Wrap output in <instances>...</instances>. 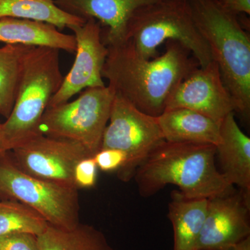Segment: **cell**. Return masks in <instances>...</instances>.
<instances>
[{"label": "cell", "instance_id": "7", "mask_svg": "<svg viewBox=\"0 0 250 250\" xmlns=\"http://www.w3.org/2000/svg\"><path fill=\"white\" fill-rule=\"evenodd\" d=\"M7 152L0 155V194L30 207L52 226L76 228L80 223L79 189L25 173Z\"/></svg>", "mask_w": 250, "mask_h": 250}, {"label": "cell", "instance_id": "15", "mask_svg": "<svg viewBox=\"0 0 250 250\" xmlns=\"http://www.w3.org/2000/svg\"><path fill=\"white\" fill-rule=\"evenodd\" d=\"M158 120L167 142L215 146L220 143V125L198 112L184 108H167Z\"/></svg>", "mask_w": 250, "mask_h": 250}, {"label": "cell", "instance_id": "12", "mask_svg": "<svg viewBox=\"0 0 250 250\" xmlns=\"http://www.w3.org/2000/svg\"><path fill=\"white\" fill-rule=\"evenodd\" d=\"M250 196L241 190L208 199L195 250H224L250 236Z\"/></svg>", "mask_w": 250, "mask_h": 250}, {"label": "cell", "instance_id": "23", "mask_svg": "<svg viewBox=\"0 0 250 250\" xmlns=\"http://www.w3.org/2000/svg\"><path fill=\"white\" fill-rule=\"evenodd\" d=\"M0 250H40V248L36 235L14 233L0 236Z\"/></svg>", "mask_w": 250, "mask_h": 250}, {"label": "cell", "instance_id": "9", "mask_svg": "<svg viewBox=\"0 0 250 250\" xmlns=\"http://www.w3.org/2000/svg\"><path fill=\"white\" fill-rule=\"evenodd\" d=\"M10 151L16 165L25 173L75 188V166L81 159L93 156L80 143L42 134Z\"/></svg>", "mask_w": 250, "mask_h": 250}, {"label": "cell", "instance_id": "19", "mask_svg": "<svg viewBox=\"0 0 250 250\" xmlns=\"http://www.w3.org/2000/svg\"><path fill=\"white\" fill-rule=\"evenodd\" d=\"M38 241L40 250H114L101 231L81 223L72 229L49 224Z\"/></svg>", "mask_w": 250, "mask_h": 250}, {"label": "cell", "instance_id": "13", "mask_svg": "<svg viewBox=\"0 0 250 250\" xmlns=\"http://www.w3.org/2000/svg\"><path fill=\"white\" fill-rule=\"evenodd\" d=\"M161 0H55L62 11L87 21L93 18L106 28V45L126 41L130 18L140 8Z\"/></svg>", "mask_w": 250, "mask_h": 250}, {"label": "cell", "instance_id": "20", "mask_svg": "<svg viewBox=\"0 0 250 250\" xmlns=\"http://www.w3.org/2000/svg\"><path fill=\"white\" fill-rule=\"evenodd\" d=\"M32 46L6 44L0 47V115L11 114L26 52Z\"/></svg>", "mask_w": 250, "mask_h": 250}, {"label": "cell", "instance_id": "21", "mask_svg": "<svg viewBox=\"0 0 250 250\" xmlns=\"http://www.w3.org/2000/svg\"><path fill=\"white\" fill-rule=\"evenodd\" d=\"M49 224L28 206L16 201H0V236L14 233L39 236Z\"/></svg>", "mask_w": 250, "mask_h": 250}, {"label": "cell", "instance_id": "2", "mask_svg": "<svg viewBox=\"0 0 250 250\" xmlns=\"http://www.w3.org/2000/svg\"><path fill=\"white\" fill-rule=\"evenodd\" d=\"M216 146L164 141L153 149L134 178L141 196L177 186L188 198L220 196L233 190L215 165Z\"/></svg>", "mask_w": 250, "mask_h": 250}, {"label": "cell", "instance_id": "10", "mask_svg": "<svg viewBox=\"0 0 250 250\" xmlns=\"http://www.w3.org/2000/svg\"><path fill=\"white\" fill-rule=\"evenodd\" d=\"M76 40L75 62L62 84L54 95L49 107L67 103L72 97L88 88L105 86L102 71L108 54L103 41L102 26L93 18L82 25L69 27Z\"/></svg>", "mask_w": 250, "mask_h": 250}, {"label": "cell", "instance_id": "26", "mask_svg": "<svg viewBox=\"0 0 250 250\" xmlns=\"http://www.w3.org/2000/svg\"><path fill=\"white\" fill-rule=\"evenodd\" d=\"M224 250H250V236Z\"/></svg>", "mask_w": 250, "mask_h": 250}, {"label": "cell", "instance_id": "14", "mask_svg": "<svg viewBox=\"0 0 250 250\" xmlns=\"http://www.w3.org/2000/svg\"><path fill=\"white\" fill-rule=\"evenodd\" d=\"M220 136L216 156L221 166L220 172L229 183L238 186L250 196V139L238 126L233 112L220 123Z\"/></svg>", "mask_w": 250, "mask_h": 250}, {"label": "cell", "instance_id": "27", "mask_svg": "<svg viewBox=\"0 0 250 250\" xmlns=\"http://www.w3.org/2000/svg\"><path fill=\"white\" fill-rule=\"evenodd\" d=\"M6 152H8V149L5 142L3 123H0V155Z\"/></svg>", "mask_w": 250, "mask_h": 250}, {"label": "cell", "instance_id": "4", "mask_svg": "<svg viewBox=\"0 0 250 250\" xmlns=\"http://www.w3.org/2000/svg\"><path fill=\"white\" fill-rule=\"evenodd\" d=\"M59 52L30 47L26 52L14 107L3 123L8 151L41 134V119L63 80Z\"/></svg>", "mask_w": 250, "mask_h": 250}, {"label": "cell", "instance_id": "8", "mask_svg": "<svg viewBox=\"0 0 250 250\" xmlns=\"http://www.w3.org/2000/svg\"><path fill=\"white\" fill-rule=\"evenodd\" d=\"M164 141L158 117L143 113L116 93L101 148L118 149L126 155L118 178L125 182L134 178L143 161Z\"/></svg>", "mask_w": 250, "mask_h": 250}, {"label": "cell", "instance_id": "1", "mask_svg": "<svg viewBox=\"0 0 250 250\" xmlns=\"http://www.w3.org/2000/svg\"><path fill=\"white\" fill-rule=\"evenodd\" d=\"M106 46L103 78L116 93L152 116L165 111L176 87L200 66L191 53L175 41H167L166 52L152 60L143 57L130 40Z\"/></svg>", "mask_w": 250, "mask_h": 250}, {"label": "cell", "instance_id": "11", "mask_svg": "<svg viewBox=\"0 0 250 250\" xmlns=\"http://www.w3.org/2000/svg\"><path fill=\"white\" fill-rule=\"evenodd\" d=\"M174 108L198 112L219 125L229 113L236 111L234 101L214 61L205 67H197L176 87L166 109Z\"/></svg>", "mask_w": 250, "mask_h": 250}, {"label": "cell", "instance_id": "22", "mask_svg": "<svg viewBox=\"0 0 250 250\" xmlns=\"http://www.w3.org/2000/svg\"><path fill=\"white\" fill-rule=\"evenodd\" d=\"M98 167L93 156L81 159L73 171V181L77 188H90L96 184Z\"/></svg>", "mask_w": 250, "mask_h": 250}, {"label": "cell", "instance_id": "25", "mask_svg": "<svg viewBox=\"0 0 250 250\" xmlns=\"http://www.w3.org/2000/svg\"><path fill=\"white\" fill-rule=\"evenodd\" d=\"M225 9L233 14H250V0H218Z\"/></svg>", "mask_w": 250, "mask_h": 250}, {"label": "cell", "instance_id": "6", "mask_svg": "<svg viewBox=\"0 0 250 250\" xmlns=\"http://www.w3.org/2000/svg\"><path fill=\"white\" fill-rule=\"evenodd\" d=\"M115 95L108 85L88 88L76 100L47 108L40 134L80 143L93 156L101 149Z\"/></svg>", "mask_w": 250, "mask_h": 250}, {"label": "cell", "instance_id": "5", "mask_svg": "<svg viewBox=\"0 0 250 250\" xmlns=\"http://www.w3.org/2000/svg\"><path fill=\"white\" fill-rule=\"evenodd\" d=\"M126 40L131 41L145 59L155 57L158 47L172 41L188 49L200 67L213 61L187 0H161L140 8L128 22Z\"/></svg>", "mask_w": 250, "mask_h": 250}, {"label": "cell", "instance_id": "3", "mask_svg": "<svg viewBox=\"0 0 250 250\" xmlns=\"http://www.w3.org/2000/svg\"><path fill=\"white\" fill-rule=\"evenodd\" d=\"M197 29L218 64L236 111H250V39L237 15L218 0H187Z\"/></svg>", "mask_w": 250, "mask_h": 250}, {"label": "cell", "instance_id": "16", "mask_svg": "<svg viewBox=\"0 0 250 250\" xmlns=\"http://www.w3.org/2000/svg\"><path fill=\"white\" fill-rule=\"evenodd\" d=\"M0 42L12 45L47 47L69 53L76 51L73 34H67L48 23L5 18L0 19Z\"/></svg>", "mask_w": 250, "mask_h": 250}, {"label": "cell", "instance_id": "18", "mask_svg": "<svg viewBox=\"0 0 250 250\" xmlns=\"http://www.w3.org/2000/svg\"><path fill=\"white\" fill-rule=\"evenodd\" d=\"M5 18L48 23L60 31L85 22L62 11L55 0H0V19Z\"/></svg>", "mask_w": 250, "mask_h": 250}, {"label": "cell", "instance_id": "17", "mask_svg": "<svg viewBox=\"0 0 250 250\" xmlns=\"http://www.w3.org/2000/svg\"><path fill=\"white\" fill-rule=\"evenodd\" d=\"M169 220L173 228V250H195L208 207V199L188 198L179 190L171 192Z\"/></svg>", "mask_w": 250, "mask_h": 250}, {"label": "cell", "instance_id": "24", "mask_svg": "<svg viewBox=\"0 0 250 250\" xmlns=\"http://www.w3.org/2000/svg\"><path fill=\"white\" fill-rule=\"evenodd\" d=\"M93 156L98 169L106 172H118L126 161L124 153L109 148H101Z\"/></svg>", "mask_w": 250, "mask_h": 250}]
</instances>
